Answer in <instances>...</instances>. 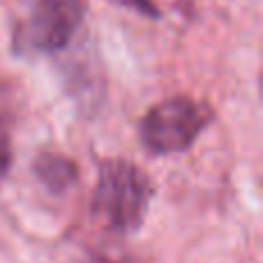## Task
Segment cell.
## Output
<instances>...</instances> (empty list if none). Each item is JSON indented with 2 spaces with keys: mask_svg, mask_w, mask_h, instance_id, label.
<instances>
[{
  "mask_svg": "<svg viewBox=\"0 0 263 263\" xmlns=\"http://www.w3.org/2000/svg\"><path fill=\"white\" fill-rule=\"evenodd\" d=\"M97 263H114V261H97Z\"/></svg>",
  "mask_w": 263,
  "mask_h": 263,
  "instance_id": "cell-8",
  "label": "cell"
},
{
  "mask_svg": "<svg viewBox=\"0 0 263 263\" xmlns=\"http://www.w3.org/2000/svg\"><path fill=\"white\" fill-rule=\"evenodd\" d=\"M86 16L83 0H23V14L14 28L18 55H51L67 49Z\"/></svg>",
  "mask_w": 263,
  "mask_h": 263,
  "instance_id": "cell-2",
  "label": "cell"
},
{
  "mask_svg": "<svg viewBox=\"0 0 263 263\" xmlns=\"http://www.w3.org/2000/svg\"><path fill=\"white\" fill-rule=\"evenodd\" d=\"M114 3L125 5V7L134 9V12L143 14V16H148V18H159V9L153 0H114Z\"/></svg>",
  "mask_w": 263,
  "mask_h": 263,
  "instance_id": "cell-7",
  "label": "cell"
},
{
  "mask_svg": "<svg viewBox=\"0 0 263 263\" xmlns=\"http://www.w3.org/2000/svg\"><path fill=\"white\" fill-rule=\"evenodd\" d=\"M9 164H12V148H9V136L5 129L3 120H0V180L7 176Z\"/></svg>",
  "mask_w": 263,
  "mask_h": 263,
  "instance_id": "cell-6",
  "label": "cell"
},
{
  "mask_svg": "<svg viewBox=\"0 0 263 263\" xmlns=\"http://www.w3.org/2000/svg\"><path fill=\"white\" fill-rule=\"evenodd\" d=\"M32 171H35L37 180L53 194H63L69 187L77 185L79 180V166L74 159L65 157L58 153H42L32 162Z\"/></svg>",
  "mask_w": 263,
  "mask_h": 263,
  "instance_id": "cell-4",
  "label": "cell"
},
{
  "mask_svg": "<svg viewBox=\"0 0 263 263\" xmlns=\"http://www.w3.org/2000/svg\"><path fill=\"white\" fill-rule=\"evenodd\" d=\"M65 86H67L69 95H72L81 106H86L88 111H95L97 106L102 104V97H104V81L100 79L97 69L92 67V65H88L86 60H74L72 65H67Z\"/></svg>",
  "mask_w": 263,
  "mask_h": 263,
  "instance_id": "cell-5",
  "label": "cell"
},
{
  "mask_svg": "<svg viewBox=\"0 0 263 263\" xmlns=\"http://www.w3.org/2000/svg\"><path fill=\"white\" fill-rule=\"evenodd\" d=\"M210 118H213L210 106L192 97L164 100L155 104L141 120V143L153 155L185 153L210 125Z\"/></svg>",
  "mask_w": 263,
  "mask_h": 263,
  "instance_id": "cell-3",
  "label": "cell"
},
{
  "mask_svg": "<svg viewBox=\"0 0 263 263\" xmlns=\"http://www.w3.org/2000/svg\"><path fill=\"white\" fill-rule=\"evenodd\" d=\"M153 203V182L145 171L127 159L100 164L92 194V213L109 231L127 236L143 227Z\"/></svg>",
  "mask_w": 263,
  "mask_h": 263,
  "instance_id": "cell-1",
  "label": "cell"
}]
</instances>
